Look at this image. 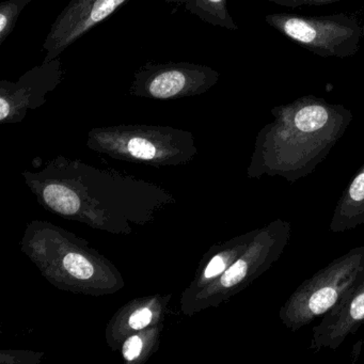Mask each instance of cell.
Wrapping results in <instances>:
<instances>
[{
	"label": "cell",
	"instance_id": "6da1fadb",
	"mask_svg": "<svg viewBox=\"0 0 364 364\" xmlns=\"http://www.w3.org/2000/svg\"><path fill=\"white\" fill-rule=\"evenodd\" d=\"M272 114L257 135L250 176H279L291 184L316 169L353 120L344 106L313 95L274 107Z\"/></svg>",
	"mask_w": 364,
	"mask_h": 364
},
{
	"label": "cell",
	"instance_id": "7a4b0ae2",
	"mask_svg": "<svg viewBox=\"0 0 364 364\" xmlns=\"http://www.w3.org/2000/svg\"><path fill=\"white\" fill-rule=\"evenodd\" d=\"M363 280L364 246L355 247L304 280L281 306L279 319L298 331L323 316Z\"/></svg>",
	"mask_w": 364,
	"mask_h": 364
},
{
	"label": "cell",
	"instance_id": "3957f363",
	"mask_svg": "<svg viewBox=\"0 0 364 364\" xmlns=\"http://www.w3.org/2000/svg\"><path fill=\"white\" fill-rule=\"evenodd\" d=\"M265 22L298 46L325 58L353 56L364 38V27L348 14L302 16L272 14L265 16Z\"/></svg>",
	"mask_w": 364,
	"mask_h": 364
},
{
	"label": "cell",
	"instance_id": "277c9868",
	"mask_svg": "<svg viewBox=\"0 0 364 364\" xmlns=\"http://www.w3.org/2000/svg\"><path fill=\"white\" fill-rule=\"evenodd\" d=\"M220 74L205 65L191 63L148 65L136 72L129 93L151 100H178L208 92Z\"/></svg>",
	"mask_w": 364,
	"mask_h": 364
},
{
	"label": "cell",
	"instance_id": "5b68a950",
	"mask_svg": "<svg viewBox=\"0 0 364 364\" xmlns=\"http://www.w3.org/2000/svg\"><path fill=\"white\" fill-rule=\"evenodd\" d=\"M129 0H71L57 16L44 41L43 63L58 58L69 46L109 18Z\"/></svg>",
	"mask_w": 364,
	"mask_h": 364
},
{
	"label": "cell",
	"instance_id": "8992f818",
	"mask_svg": "<svg viewBox=\"0 0 364 364\" xmlns=\"http://www.w3.org/2000/svg\"><path fill=\"white\" fill-rule=\"evenodd\" d=\"M65 71L58 58L43 63L21 76L16 82H0V121L46 103L48 95L63 82Z\"/></svg>",
	"mask_w": 364,
	"mask_h": 364
},
{
	"label": "cell",
	"instance_id": "52a82bcc",
	"mask_svg": "<svg viewBox=\"0 0 364 364\" xmlns=\"http://www.w3.org/2000/svg\"><path fill=\"white\" fill-rule=\"evenodd\" d=\"M364 323V280L353 287L312 328L310 348L338 349Z\"/></svg>",
	"mask_w": 364,
	"mask_h": 364
},
{
	"label": "cell",
	"instance_id": "ba28073f",
	"mask_svg": "<svg viewBox=\"0 0 364 364\" xmlns=\"http://www.w3.org/2000/svg\"><path fill=\"white\" fill-rule=\"evenodd\" d=\"M362 225H364V164L338 200L329 230L333 233H343Z\"/></svg>",
	"mask_w": 364,
	"mask_h": 364
},
{
	"label": "cell",
	"instance_id": "9c48e42d",
	"mask_svg": "<svg viewBox=\"0 0 364 364\" xmlns=\"http://www.w3.org/2000/svg\"><path fill=\"white\" fill-rule=\"evenodd\" d=\"M184 8L187 12L213 26L237 31V25L228 10L227 0H165Z\"/></svg>",
	"mask_w": 364,
	"mask_h": 364
},
{
	"label": "cell",
	"instance_id": "30bf717a",
	"mask_svg": "<svg viewBox=\"0 0 364 364\" xmlns=\"http://www.w3.org/2000/svg\"><path fill=\"white\" fill-rule=\"evenodd\" d=\"M44 199L48 206L63 215H73L80 210V201L78 196L63 185H48L44 189Z\"/></svg>",
	"mask_w": 364,
	"mask_h": 364
},
{
	"label": "cell",
	"instance_id": "8fae6325",
	"mask_svg": "<svg viewBox=\"0 0 364 364\" xmlns=\"http://www.w3.org/2000/svg\"><path fill=\"white\" fill-rule=\"evenodd\" d=\"M33 0H7L0 5V44L11 35L23 10Z\"/></svg>",
	"mask_w": 364,
	"mask_h": 364
},
{
	"label": "cell",
	"instance_id": "7c38bea8",
	"mask_svg": "<svg viewBox=\"0 0 364 364\" xmlns=\"http://www.w3.org/2000/svg\"><path fill=\"white\" fill-rule=\"evenodd\" d=\"M63 266L72 276L82 280L91 278L95 272L90 262L78 253H69L65 255L63 259Z\"/></svg>",
	"mask_w": 364,
	"mask_h": 364
},
{
	"label": "cell",
	"instance_id": "4fadbf2b",
	"mask_svg": "<svg viewBox=\"0 0 364 364\" xmlns=\"http://www.w3.org/2000/svg\"><path fill=\"white\" fill-rule=\"evenodd\" d=\"M127 150L136 159H152L156 155L154 144L141 136L132 137L127 141Z\"/></svg>",
	"mask_w": 364,
	"mask_h": 364
},
{
	"label": "cell",
	"instance_id": "5bb4252c",
	"mask_svg": "<svg viewBox=\"0 0 364 364\" xmlns=\"http://www.w3.org/2000/svg\"><path fill=\"white\" fill-rule=\"evenodd\" d=\"M282 7L295 8L300 6H323L338 3L341 0H266Z\"/></svg>",
	"mask_w": 364,
	"mask_h": 364
},
{
	"label": "cell",
	"instance_id": "9a60e30c",
	"mask_svg": "<svg viewBox=\"0 0 364 364\" xmlns=\"http://www.w3.org/2000/svg\"><path fill=\"white\" fill-rule=\"evenodd\" d=\"M227 263L228 259H225V255H215V257L210 259L208 267L205 268L204 276H205L206 279H210L215 278V277L219 276V274H223V272L229 268L227 267Z\"/></svg>",
	"mask_w": 364,
	"mask_h": 364
},
{
	"label": "cell",
	"instance_id": "2e32d148",
	"mask_svg": "<svg viewBox=\"0 0 364 364\" xmlns=\"http://www.w3.org/2000/svg\"><path fill=\"white\" fill-rule=\"evenodd\" d=\"M151 318H152V312L149 309H140L129 317V326L133 329H142L150 323Z\"/></svg>",
	"mask_w": 364,
	"mask_h": 364
},
{
	"label": "cell",
	"instance_id": "e0dca14e",
	"mask_svg": "<svg viewBox=\"0 0 364 364\" xmlns=\"http://www.w3.org/2000/svg\"><path fill=\"white\" fill-rule=\"evenodd\" d=\"M142 349V341L140 340L138 336H132L131 338L124 343L123 346V355H124L125 359L132 361V360L137 358L138 355L141 353Z\"/></svg>",
	"mask_w": 364,
	"mask_h": 364
}]
</instances>
